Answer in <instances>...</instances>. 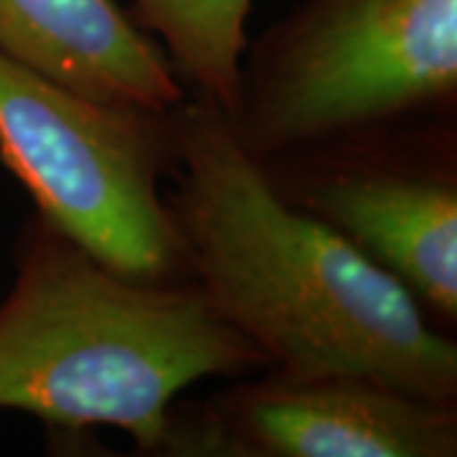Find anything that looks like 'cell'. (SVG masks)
<instances>
[{"label": "cell", "mask_w": 457, "mask_h": 457, "mask_svg": "<svg viewBox=\"0 0 457 457\" xmlns=\"http://www.w3.org/2000/svg\"><path fill=\"white\" fill-rule=\"evenodd\" d=\"M180 245L219 315L282 374L371 378L435 402L457 392V348L420 300L312 212L279 198L213 102L173 128Z\"/></svg>", "instance_id": "6da1fadb"}, {"label": "cell", "mask_w": 457, "mask_h": 457, "mask_svg": "<svg viewBox=\"0 0 457 457\" xmlns=\"http://www.w3.org/2000/svg\"><path fill=\"white\" fill-rule=\"evenodd\" d=\"M262 361L204 290L128 278L44 216L23 231L0 305V409L66 429L114 427L163 450L176 394Z\"/></svg>", "instance_id": "7a4b0ae2"}, {"label": "cell", "mask_w": 457, "mask_h": 457, "mask_svg": "<svg viewBox=\"0 0 457 457\" xmlns=\"http://www.w3.org/2000/svg\"><path fill=\"white\" fill-rule=\"evenodd\" d=\"M155 117L97 104L0 51V161L38 212L99 262L161 279L180 252L158 194Z\"/></svg>", "instance_id": "3957f363"}, {"label": "cell", "mask_w": 457, "mask_h": 457, "mask_svg": "<svg viewBox=\"0 0 457 457\" xmlns=\"http://www.w3.org/2000/svg\"><path fill=\"white\" fill-rule=\"evenodd\" d=\"M272 56L252 110L257 145L363 130L455 92L457 0H305Z\"/></svg>", "instance_id": "277c9868"}, {"label": "cell", "mask_w": 457, "mask_h": 457, "mask_svg": "<svg viewBox=\"0 0 457 457\" xmlns=\"http://www.w3.org/2000/svg\"><path fill=\"white\" fill-rule=\"evenodd\" d=\"M194 447L264 457H453L457 414L450 402L361 376L282 374L231 399Z\"/></svg>", "instance_id": "5b68a950"}, {"label": "cell", "mask_w": 457, "mask_h": 457, "mask_svg": "<svg viewBox=\"0 0 457 457\" xmlns=\"http://www.w3.org/2000/svg\"><path fill=\"white\" fill-rule=\"evenodd\" d=\"M0 51L112 110L161 117L183 97L168 56L114 0H0Z\"/></svg>", "instance_id": "8992f818"}, {"label": "cell", "mask_w": 457, "mask_h": 457, "mask_svg": "<svg viewBox=\"0 0 457 457\" xmlns=\"http://www.w3.org/2000/svg\"><path fill=\"white\" fill-rule=\"evenodd\" d=\"M305 209L341 231L442 318L457 315V188L396 170H336L312 180Z\"/></svg>", "instance_id": "52a82bcc"}, {"label": "cell", "mask_w": 457, "mask_h": 457, "mask_svg": "<svg viewBox=\"0 0 457 457\" xmlns=\"http://www.w3.org/2000/svg\"><path fill=\"white\" fill-rule=\"evenodd\" d=\"M252 0H135L137 21L206 102L234 114L245 97L242 51Z\"/></svg>", "instance_id": "ba28073f"}]
</instances>
